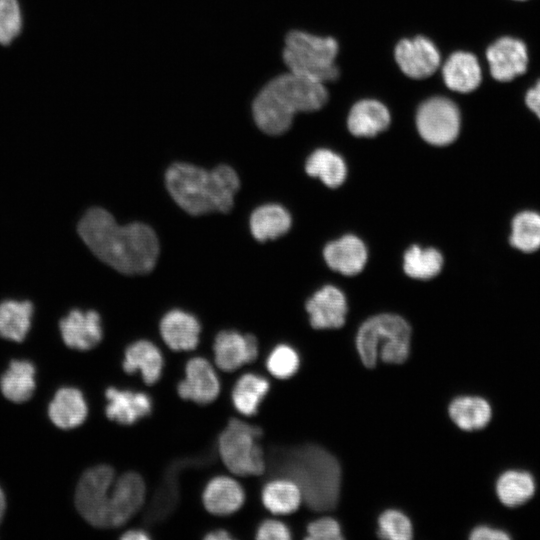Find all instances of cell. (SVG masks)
Returning a JSON list of instances; mask_svg holds the SVG:
<instances>
[{
    "instance_id": "1",
    "label": "cell",
    "mask_w": 540,
    "mask_h": 540,
    "mask_svg": "<svg viewBox=\"0 0 540 540\" xmlns=\"http://www.w3.org/2000/svg\"><path fill=\"white\" fill-rule=\"evenodd\" d=\"M78 233L101 261L121 273H148L156 264L158 239L143 223L119 226L108 211L92 208L81 218Z\"/></svg>"
},
{
    "instance_id": "2",
    "label": "cell",
    "mask_w": 540,
    "mask_h": 540,
    "mask_svg": "<svg viewBox=\"0 0 540 540\" xmlns=\"http://www.w3.org/2000/svg\"><path fill=\"white\" fill-rule=\"evenodd\" d=\"M327 99L323 83L289 72L271 80L258 93L253 117L264 133L280 135L289 129L295 113L319 110Z\"/></svg>"
},
{
    "instance_id": "3",
    "label": "cell",
    "mask_w": 540,
    "mask_h": 540,
    "mask_svg": "<svg viewBox=\"0 0 540 540\" xmlns=\"http://www.w3.org/2000/svg\"><path fill=\"white\" fill-rule=\"evenodd\" d=\"M165 182L174 201L194 216L230 211L240 187L236 172L227 165L207 171L192 164L175 163L168 168Z\"/></svg>"
},
{
    "instance_id": "4",
    "label": "cell",
    "mask_w": 540,
    "mask_h": 540,
    "mask_svg": "<svg viewBox=\"0 0 540 540\" xmlns=\"http://www.w3.org/2000/svg\"><path fill=\"white\" fill-rule=\"evenodd\" d=\"M300 488L306 504L316 511L333 509L340 496L341 468L325 449L308 445L288 455L283 469Z\"/></svg>"
},
{
    "instance_id": "5",
    "label": "cell",
    "mask_w": 540,
    "mask_h": 540,
    "mask_svg": "<svg viewBox=\"0 0 540 540\" xmlns=\"http://www.w3.org/2000/svg\"><path fill=\"white\" fill-rule=\"evenodd\" d=\"M411 328L396 314H379L367 319L356 335V350L362 364L375 367L380 359L388 364H401L410 351Z\"/></svg>"
},
{
    "instance_id": "6",
    "label": "cell",
    "mask_w": 540,
    "mask_h": 540,
    "mask_svg": "<svg viewBox=\"0 0 540 540\" xmlns=\"http://www.w3.org/2000/svg\"><path fill=\"white\" fill-rule=\"evenodd\" d=\"M337 52L338 44L331 37L292 31L286 37L283 59L290 72L323 83L339 76Z\"/></svg>"
},
{
    "instance_id": "7",
    "label": "cell",
    "mask_w": 540,
    "mask_h": 540,
    "mask_svg": "<svg viewBox=\"0 0 540 540\" xmlns=\"http://www.w3.org/2000/svg\"><path fill=\"white\" fill-rule=\"evenodd\" d=\"M262 431L238 419H231L218 439L223 463L234 474L260 475L265 469L263 451L258 444Z\"/></svg>"
},
{
    "instance_id": "8",
    "label": "cell",
    "mask_w": 540,
    "mask_h": 540,
    "mask_svg": "<svg viewBox=\"0 0 540 540\" xmlns=\"http://www.w3.org/2000/svg\"><path fill=\"white\" fill-rule=\"evenodd\" d=\"M114 480L112 467L98 465L87 470L77 485L76 507L83 518L96 527H107L108 503Z\"/></svg>"
},
{
    "instance_id": "9",
    "label": "cell",
    "mask_w": 540,
    "mask_h": 540,
    "mask_svg": "<svg viewBox=\"0 0 540 540\" xmlns=\"http://www.w3.org/2000/svg\"><path fill=\"white\" fill-rule=\"evenodd\" d=\"M417 129L428 143L444 146L453 142L460 129V114L449 99L435 97L425 101L416 116Z\"/></svg>"
},
{
    "instance_id": "10",
    "label": "cell",
    "mask_w": 540,
    "mask_h": 540,
    "mask_svg": "<svg viewBox=\"0 0 540 540\" xmlns=\"http://www.w3.org/2000/svg\"><path fill=\"white\" fill-rule=\"evenodd\" d=\"M145 484L142 477L127 472L115 478L107 512V527H118L128 521L142 506Z\"/></svg>"
},
{
    "instance_id": "11",
    "label": "cell",
    "mask_w": 540,
    "mask_h": 540,
    "mask_svg": "<svg viewBox=\"0 0 540 540\" xmlns=\"http://www.w3.org/2000/svg\"><path fill=\"white\" fill-rule=\"evenodd\" d=\"M395 59L401 70L415 79L432 75L440 63L437 48L422 36L401 40L395 48Z\"/></svg>"
},
{
    "instance_id": "12",
    "label": "cell",
    "mask_w": 540,
    "mask_h": 540,
    "mask_svg": "<svg viewBox=\"0 0 540 540\" xmlns=\"http://www.w3.org/2000/svg\"><path fill=\"white\" fill-rule=\"evenodd\" d=\"M486 57L491 75L501 82L511 81L527 69L526 45L512 37H502L495 41L488 47Z\"/></svg>"
},
{
    "instance_id": "13",
    "label": "cell",
    "mask_w": 540,
    "mask_h": 540,
    "mask_svg": "<svg viewBox=\"0 0 540 540\" xmlns=\"http://www.w3.org/2000/svg\"><path fill=\"white\" fill-rule=\"evenodd\" d=\"M185 373V378L177 386L181 398L198 404H208L217 398L220 391L219 379L214 368L205 358L190 359Z\"/></svg>"
},
{
    "instance_id": "14",
    "label": "cell",
    "mask_w": 540,
    "mask_h": 540,
    "mask_svg": "<svg viewBox=\"0 0 540 540\" xmlns=\"http://www.w3.org/2000/svg\"><path fill=\"white\" fill-rule=\"evenodd\" d=\"M213 350L217 366L224 371H234L257 358L258 343L252 334L221 331L215 338Z\"/></svg>"
},
{
    "instance_id": "15",
    "label": "cell",
    "mask_w": 540,
    "mask_h": 540,
    "mask_svg": "<svg viewBox=\"0 0 540 540\" xmlns=\"http://www.w3.org/2000/svg\"><path fill=\"white\" fill-rule=\"evenodd\" d=\"M306 310L313 328L335 329L345 323L347 303L344 294L338 288L327 285L307 301Z\"/></svg>"
},
{
    "instance_id": "16",
    "label": "cell",
    "mask_w": 540,
    "mask_h": 540,
    "mask_svg": "<svg viewBox=\"0 0 540 540\" xmlns=\"http://www.w3.org/2000/svg\"><path fill=\"white\" fill-rule=\"evenodd\" d=\"M64 343L77 350H89L102 339L100 316L96 311L71 310L59 323Z\"/></svg>"
},
{
    "instance_id": "17",
    "label": "cell",
    "mask_w": 540,
    "mask_h": 540,
    "mask_svg": "<svg viewBox=\"0 0 540 540\" xmlns=\"http://www.w3.org/2000/svg\"><path fill=\"white\" fill-rule=\"evenodd\" d=\"M323 255L331 269L348 276L361 272L367 262V249L354 235H345L328 243Z\"/></svg>"
},
{
    "instance_id": "18",
    "label": "cell",
    "mask_w": 540,
    "mask_h": 540,
    "mask_svg": "<svg viewBox=\"0 0 540 540\" xmlns=\"http://www.w3.org/2000/svg\"><path fill=\"white\" fill-rule=\"evenodd\" d=\"M108 400L105 412L110 420L130 425L151 413V398L142 392L110 387L105 392Z\"/></svg>"
},
{
    "instance_id": "19",
    "label": "cell",
    "mask_w": 540,
    "mask_h": 540,
    "mask_svg": "<svg viewBox=\"0 0 540 540\" xmlns=\"http://www.w3.org/2000/svg\"><path fill=\"white\" fill-rule=\"evenodd\" d=\"M160 332L164 342L172 350L188 351L198 345L200 324L193 315L172 310L162 318Z\"/></svg>"
},
{
    "instance_id": "20",
    "label": "cell",
    "mask_w": 540,
    "mask_h": 540,
    "mask_svg": "<svg viewBox=\"0 0 540 540\" xmlns=\"http://www.w3.org/2000/svg\"><path fill=\"white\" fill-rule=\"evenodd\" d=\"M202 498L206 510L210 513L229 515L242 506L245 494L235 479L228 476H217L208 482Z\"/></svg>"
},
{
    "instance_id": "21",
    "label": "cell",
    "mask_w": 540,
    "mask_h": 540,
    "mask_svg": "<svg viewBox=\"0 0 540 540\" xmlns=\"http://www.w3.org/2000/svg\"><path fill=\"white\" fill-rule=\"evenodd\" d=\"M88 408L83 394L74 387H62L49 404L48 415L61 429L81 425L87 417Z\"/></svg>"
},
{
    "instance_id": "22",
    "label": "cell",
    "mask_w": 540,
    "mask_h": 540,
    "mask_svg": "<svg viewBox=\"0 0 540 540\" xmlns=\"http://www.w3.org/2000/svg\"><path fill=\"white\" fill-rule=\"evenodd\" d=\"M162 367V354L152 342L139 340L127 347L123 360L125 372L140 371L144 382L152 385L159 380Z\"/></svg>"
},
{
    "instance_id": "23",
    "label": "cell",
    "mask_w": 540,
    "mask_h": 540,
    "mask_svg": "<svg viewBox=\"0 0 540 540\" xmlns=\"http://www.w3.org/2000/svg\"><path fill=\"white\" fill-rule=\"evenodd\" d=\"M445 84L451 90L467 93L481 82V68L477 58L468 52H455L443 66Z\"/></svg>"
},
{
    "instance_id": "24",
    "label": "cell",
    "mask_w": 540,
    "mask_h": 540,
    "mask_svg": "<svg viewBox=\"0 0 540 540\" xmlns=\"http://www.w3.org/2000/svg\"><path fill=\"white\" fill-rule=\"evenodd\" d=\"M347 124L353 135L372 137L389 126L390 114L382 103L376 100H362L351 108Z\"/></svg>"
},
{
    "instance_id": "25",
    "label": "cell",
    "mask_w": 540,
    "mask_h": 540,
    "mask_svg": "<svg viewBox=\"0 0 540 540\" xmlns=\"http://www.w3.org/2000/svg\"><path fill=\"white\" fill-rule=\"evenodd\" d=\"M451 420L464 431L483 429L492 417L489 402L480 396H460L454 398L448 407Z\"/></svg>"
},
{
    "instance_id": "26",
    "label": "cell",
    "mask_w": 540,
    "mask_h": 540,
    "mask_svg": "<svg viewBox=\"0 0 540 540\" xmlns=\"http://www.w3.org/2000/svg\"><path fill=\"white\" fill-rule=\"evenodd\" d=\"M495 487L499 501L509 508H515L525 504L534 496L536 482L529 472L511 469L498 477Z\"/></svg>"
},
{
    "instance_id": "27",
    "label": "cell",
    "mask_w": 540,
    "mask_h": 540,
    "mask_svg": "<svg viewBox=\"0 0 540 540\" xmlns=\"http://www.w3.org/2000/svg\"><path fill=\"white\" fill-rule=\"evenodd\" d=\"M36 369L28 360H13L0 379V389L10 401L21 403L31 398L35 390Z\"/></svg>"
},
{
    "instance_id": "28",
    "label": "cell",
    "mask_w": 540,
    "mask_h": 540,
    "mask_svg": "<svg viewBox=\"0 0 540 540\" xmlns=\"http://www.w3.org/2000/svg\"><path fill=\"white\" fill-rule=\"evenodd\" d=\"M291 226L289 212L280 205L266 204L255 209L250 217V229L260 242L276 239L285 234Z\"/></svg>"
},
{
    "instance_id": "29",
    "label": "cell",
    "mask_w": 540,
    "mask_h": 540,
    "mask_svg": "<svg viewBox=\"0 0 540 540\" xmlns=\"http://www.w3.org/2000/svg\"><path fill=\"white\" fill-rule=\"evenodd\" d=\"M33 305L30 301L6 300L0 303V336L21 342L31 327Z\"/></svg>"
},
{
    "instance_id": "30",
    "label": "cell",
    "mask_w": 540,
    "mask_h": 540,
    "mask_svg": "<svg viewBox=\"0 0 540 540\" xmlns=\"http://www.w3.org/2000/svg\"><path fill=\"white\" fill-rule=\"evenodd\" d=\"M302 500L299 486L289 478L272 480L262 491V502L273 514L293 513L299 508Z\"/></svg>"
},
{
    "instance_id": "31",
    "label": "cell",
    "mask_w": 540,
    "mask_h": 540,
    "mask_svg": "<svg viewBox=\"0 0 540 540\" xmlns=\"http://www.w3.org/2000/svg\"><path fill=\"white\" fill-rule=\"evenodd\" d=\"M269 382L254 373L242 375L232 391L235 408L243 415H254L269 390Z\"/></svg>"
},
{
    "instance_id": "32",
    "label": "cell",
    "mask_w": 540,
    "mask_h": 540,
    "mask_svg": "<svg viewBox=\"0 0 540 540\" xmlns=\"http://www.w3.org/2000/svg\"><path fill=\"white\" fill-rule=\"evenodd\" d=\"M306 172L320 180L328 187L340 186L346 178L344 160L328 149H318L306 161Z\"/></svg>"
},
{
    "instance_id": "33",
    "label": "cell",
    "mask_w": 540,
    "mask_h": 540,
    "mask_svg": "<svg viewBox=\"0 0 540 540\" xmlns=\"http://www.w3.org/2000/svg\"><path fill=\"white\" fill-rule=\"evenodd\" d=\"M510 244L525 253L535 252L540 248V214L534 211H522L512 220Z\"/></svg>"
},
{
    "instance_id": "34",
    "label": "cell",
    "mask_w": 540,
    "mask_h": 540,
    "mask_svg": "<svg viewBox=\"0 0 540 540\" xmlns=\"http://www.w3.org/2000/svg\"><path fill=\"white\" fill-rule=\"evenodd\" d=\"M443 257L434 248L410 247L404 254V271L415 279H430L436 276L442 268Z\"/></svg>"
},
{
    "instance_id": "35",
    "label": "cell",
    "mask_w": 540,
    "mask_h": 540,
    "mask_svg": "<svg viewBox=\"0 0 540 540\" xmlns=\"http://www.w3.org/2000/svg\"><path fill=\"white\" fill-rule=\"evenodd\" d=\"M377 534L383 539L410 540L413 537V526L404 513L396 509H388L378 518Z\"/></svg>"
},
{
    "instance_id": "36",
    "label": "cell",
    "mask_w": 540,
    "mask_h": 540,
    "mask_svg": "<svg viewBox=\"0 0 540 540\" xmlns=\"http://www.w3.org/2000/svg\"><path fill=\"white\" fill-rule=\"evenodd\" d=\"M297 352L288 345H278L267 358V369L279 379H287L294 375L299 367Z\"/></svg>"
},
{
    "instance_id": "37",
    "label": "cell",
    "mask_w": 540,
    "mask_h": 540,
    "mask_svg": "<svg viewBox=\"0 0 540 540\" xmlns=\"http://www.w3.org/2000/svg\"><path fill=\"white\" fill-rule=\"evenodd\" d=\"M21 28L22 15L17 0H0V44H9Z\"/></svg>"
},
{
    "instance_id": "38",
    "label": "cell",
    "mask_w": 540,
    "mask_h": 540,
    "mask_svg": "<svg viewBox=\"0 0 540 540\" xmlns=\"http://www.w3.org/2000/svg\"><path fill=\"white\" fill-rule=\"evenodd\" d=\"M306 539L340 540L343 538L339 523L332 517L316 519L307 526Z\"/></svg>"
},
{
    "instance_id": "39",
    "label": "cell",
    "mask_w": 540,
    "mask_h": 540,
    "mask_svg": "<svg viewBox=\"0 0 540 540\" xmlns=\"http://www.w3.org/2000/svg\"><path fill=\"white\" fill-rule=\"evenodd\" d=\"M256 538L260 540H288L291 538V534L284 523L270 519L261 523Z\"/></svg>"
},
{
    "instance_id": "40",
    "label": "cell",
    "mask_w": 540,
    "mask_h": 540,
    "mask_svg": "<svg viewBox=\"0 0 540 540\" xmlns=\"http://www.w3.org/2000/svg\"><path fill=\"white\" fill-rule=\"evenodd\" d=\"M469 538L472 540H508L510 535L501 529L479 525L471 531Z\"/></svg>"
},
{
    "instance_id": "41",
    "label": "cell",
    "mask_w": 540,
    "mask_h": 540,
    "mask_svg": "<svg viewBox=\"0 0 540 540\" xmlns=\"http://www.w3.org/2000/svg\"><path fill=\"white\" fill-rule=\"evenodd\" d=\"M525 102L528 108L540 119V80L533 88L527 91Z\"/></svg>"
},
{
    "instance_id": "42",
    "label": "cell",
    "mask_w": 540,
    "mask_h": 540,
    "mask_svg": "<svg viewBox=\"0 0 540 540\" xmlns=\"http://www.w3.org/2000/svg\"><path fill=\"white\" fill-rule=\"evenodd\" d=\"M149 538L145 531L139 529L128 530L121 536V539L125 540H148Z\"/></svg>"
},
{
    "instance_id": "43",
    "label": "cell",
    "mask_w": 540,
    "mask_h": 540,
    "mask_svg": "<svg viewBox=\"0 0 540 540\" xmlns=\"http://www.w3.org/2000/svg\"><path fill=\"white\" fill-rule=\"evenodd\" d=\"M231 538V535L222 529L211 531L205 536L206 540H228Z\"/></svg>"
},
{
    "instance_id": "44",
    "label": "cell",
    "mask_w": 540,
    "mask_h": 540,
    "mask_svg": "<svg viewBox=\"0 0 540 540\" xmlns=\"http://www.w3.org/2000/svg\"><path fill=\"white\" fill-rule=\"evenodd\" d=\"M5 507H6L5 496L2 489L0 488V521L4 515Z\"/></svg>"
}]
</instances>
